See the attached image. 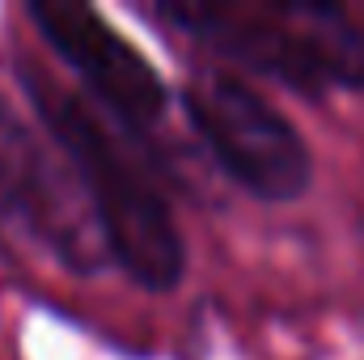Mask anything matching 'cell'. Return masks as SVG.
<instances>
[{"instance_id":"6da1fadb","label":"cell","mask_w":364,"mask_h":360,"mask_svg":"<svg viewBox=\"0 0 364 360\" xmlns=\"http://www.w3.org/2000/svg\"><path fill=\"white\" fill-rule=\"evenodd\" d=\"M259 77L301 93L364 90V26L309 0H170L153 9Z\"/></svg>"},{"instance_id":"7a4b0ae2","label":"cell","mask_w":364,"mask_h":360,"mask_svg":"<svg viewBox=\"0 0 364 360\" xmlns=\"http://www.w3.org/2000/svg\"><path fill=\"white\" fill-rule=\"evenodd\" d=\"M26 90L34 93V106L47 132L55 136V144L64 149V157L73 162L77 179L85 186L106 255L140 288L170 292L182 280L186 246L157 186L136 170V162L114 144V136L73 93H64L38 73H26Z\"/></svg>"},{"instance_id":"3957f363","label":"cell","mask_w":364,"mask_h":360,"mask_svg":"<svg viewBox=\"0 0 364 360\" xmlns=\"http://www.w3.org/2000/svg\"><path fill=\"white\" fill-rule=\"evenodd\" d=\"M182 106L225 174L250 195L284 203L309 186L314 162L301 132L242 77L225 68H199L182 90Z\"/></svg>"},{"instance_id":"277c9868","label":"cell","mask_w":364,"mask_h":360,"mask_svg":"<svg viewBox=\"0 0 364 360\" xmlns=\"http://www.w3.org/2000/svg\"><path fill=\"white\" fill-rule=\"evenodd\" d=\"M60 170L64 166L51 162L38 136H30L21 115L0 97V221L30 229L77 271H93L110 255L81 179L68 182Z\"/></svg>"},{"instance_id":"5b68a950","label":"cell","mask_w":364,"mask_h":360,"mask_svg":"<svg viewBox=\"0 0 364 360\" xmlns=\"http://www.w3.org/2000/svg\"><path fill=\"white\" fill-rule=\"evenodd\" d=\"M30 21L123 127L144 132L166 115V81L97 9L77 0H34Z\"/></svg>"}]
</instances>
